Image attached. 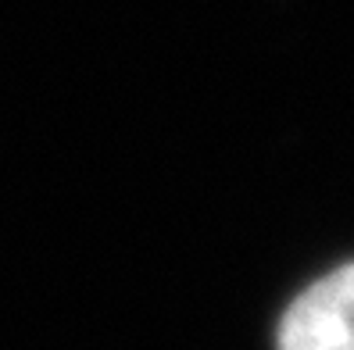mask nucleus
<instances>
[{"mask_svg": "<svg viewBox=\"0 0 354 350\" xmlns=\"http://www.w3.org/2000/svg\"><path fill=\"white\" fill-rule=\"evenodd\" d=\"M279 350H354V264L329 272L290 304Z\"/></svg>", "mask_w": 354, "mask_h": 350, "instance_id": "f257e3e1", "label": "nucleus"}]
</instances>
